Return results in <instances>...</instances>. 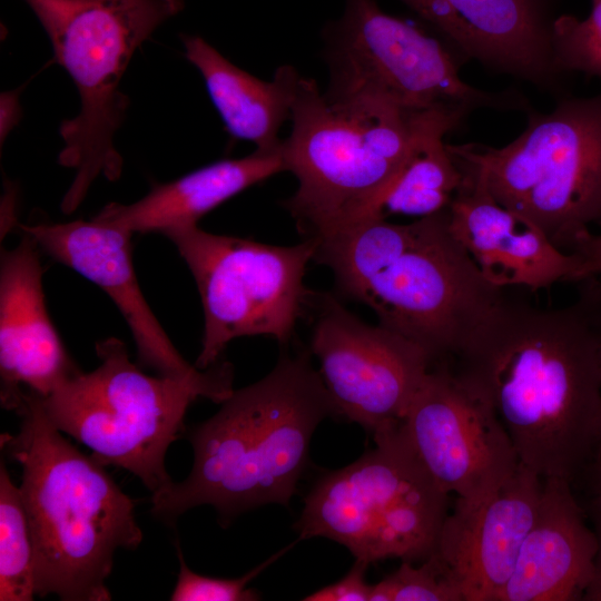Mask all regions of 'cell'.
<instances>
[{
  "instance_id": "obj_1",
  "label": "cell",
  "mask_w": 601,
  "mask_h": 601,
  "mask_svg": "<svg viewBox=\"0 0 601 601\" xmlns=\"http://www.w3.org/2000/svg\"><path fill=\"white\" fill-rule=\"evenodd\" d=\"M459 382L506 428L520 463L575 481L599 456V338L577 299L541 308L505 295L454 356Z\"/></svg>"
},
{
  "instance_id": "obj_2",
  "label": "cell",
  "mask_w": 601,
  "mask_h": 601,
  "mask_svg": "<svg viewBox=\"0 0 601 601\" xmlns=\"http://www.w3.org/2000/svg\"><path fill=\"white\" fill-rule=\"evenodd\" d=\"M309 349L280 354L262 380L233 392L191 427L188 476L151 494V514L169 525L213 506L224 523L269 503L288 506L319 423L336 415Z\"/></svg>"
},
{
  "instance_id": "obj_3",
  "label": "cell",
  "mask_w": 601,
  "mask_h": 601,
  "mask_svg": "<svg viewBox=\"0 0 601 601\" xmlns=\"http://www.w3.org/2000/svg\"><path fill=\"white\" fill-rule=\"evenodd\" d=\"M447 209L407 224L364 219L312 238L313 260L331 269L336 295L368 306L434 363L454 357L504 295L452 235Z\"/></svg>"
},
{
  "instance_id": "obj_4",
  "label": "cell",
  "mask_w": 601,
  "mask_h": 601,
  "mask_svg": "<svg viewBox=\"0 0 601 601\" xmlns=\"http://www.w3.org/2000/svg\"><path fill=\"white\" fill-rule=\"evenodd\" d=\"M18 433L1 449L21 466L20 492L35 548V589L41 598L109 601L106 584L118 549L136 550L142 531L128 496L91 455H85L24 393Z\"/></svg>"
},
{
  "instance_id": "obj_5",
  "label": "cell",
  "mask_w": 601,
  "mask_h": 601,
  "mask_svg": "<svg viewBox=\"0 0 601 601\" xmlns=\"http://www.w3.org/2000/svg\"><path fill=\"white\" fill-rule=\"evenodd\" d=\"M439 110L407 111L376 99H332L299 77L280 155L297 189L283 206L305 238L361 219L377 201Z\"/></svg>"
},
{
  "instance_id": "obj_6",
  "label": "cell",
  "mask_w": 601,
  "mask_h": 601,
  "mask_svg": "<svg viewBox=\"0 0 601 601\" xmlns=\"http://www.w3.org/2000/svg\"><path fill=\"white\" fill-rule=\"evenodd\" d=\"M99 365L79 372L40 397L51 423L91 450L102 465L121 467L151 493L173 480L166 469L170 444L185 428L198 398L223 403L234 392V366L219 361L184 377L150 376L134 364L126 344L109 337L96 344Z\"/></svg>"
},
{
  "instance_id": "obj_7",
  "label": "cell",
  "mask_w": 601,
  "mask_h": 601,
  "mask_svg": "<svg viewBox=\"0 0 601 601\" xmlns=\"http://www.w3.org/2000/svg\"><path fill=\"white\" fill-rule=\"evenodd\" d=\"M45 29L53 60L71 77L80 111L63 120L58 161L76 170L60 208L71 214L104 176L117 180L122 158L114 138L129 97L119 86L137 49L185 8V0H23Z\"/></svg>"
},
{
  "instance_id": "obj_8",
  "label": "cell",
  "mask_w": 601,
  "mask_h": 601,
  "mask_svg": "<svg viewBox=\"0 0 601 601\" xmlns=\"http://www.w3.org/2000/svg\"><path fill=\"white\" fill-rule=\"evenodd\" d=\"M447 149L559 249L571 253L591 226L601 227V92L561 99L550 112L529 110L526 128L505 146Z\"/></svg>"
},
{
  "instance_id": "obj_9",
  "label": "cell",
  "mask_w": 601,
  "mask_h": 601,
  "mask_svg": "<svg viewBox=\"0 0 601 601\" xmlns=\"http://www.w3.org/2000/svg\"><path fill=\"white\" fill-rule=\"evenodd\" d=\"M375 449L319 479L296 523L299 540L323 536L367 563L424 561L435 550L449 494L425 471L398 426Z\"/></svg>"
},
{
  "instance_id": "obj_10",
  "label": "cell",
  "mask_w": 601,
  "mask_h": 601,
  "mask_svg": "<svg viewBox=\"0 0 601 601\" xmlns=\"http://www.w3.org/2000/svg\"><path fill=\"white\" fill-rule=\"evenodd\" d=\"M332 99H376L407 111L439 110L461 119L481 108L530 110L515 91L491 92L465 82L436 38L385 12L376 0H345L324 29Z\"/></svg>"
},
{
  "instance_id": "obj_11",
  "label": "cell",
  "mask_w": 601,
  "mask_h": 601,
  "mask_svg": "<svg viewBox=\"0 0 601 601\" xmlns=\"http://www.w3.org/2000/svg\"><path fill=\"white\" fill-rule=\"evenodd\" d=\"M188 266L204 311L200 370L220 361L244 336H269L288 345L311 294L304 284L316 242L292 246L208 233L198 225L164 233Z\"/></svg>"
},
{
  "instance_id": "obj_12",
  "label": "cell",
  "mask_w": 601,
  "mask_h": 601,
  "mask_svg": "<svg viewBox=\"0 0 601 601\" xmlns=\"http://www.w3.org/2000/svg\"><path fill=\"white\" fill-rule=\"evenodd\" d=\"M307 307L308 349L336 415L373 436L397 427L434 361L406 337L361 319L336 294L311 290Z\"/></svg>"
},
{
  "instance_id": "obj_13",
  "label": "cell",
  "mask_w": 601,
  "mask_h": 601,
  "mask_svg": "<svg viewBox=\"0 0 601 601\" xmlns=\"http://www.w3.org/2000/svg\"><path fill=\"white\" fill-rule=\"evenodd\" d=\"M398 430L437 485L463 500L494 492L520 465L500 418L446 362L431 367Z\"/></svg>"
},
{
  "instance_id": "obj_14",
  "label": "cell",
  "mask_w": 601,
  "mask_h": 601,
  "mask_svg": "<svg viewBox=\"0 0 601 601\" xmlns=\"http://www.w3.org/2000/svg\"><path fill=\"white\" fill-rule=\"evenodd\" d=\"M543 479L520 463L497 490L479 501L457 497L433 551L463 601H497L533 523Z\"/></svg>"
},
{
  "instance_id": "obj_15",
  "label": "cell",
  "mask_w": 601,
  "mask_h": 601,
  "mask_svg": "<svg viewBox=\"0 0 601 601\" xmlns=\"http://www.w3.org/2000/svg\"><path fill=\"white\" fill-rule=\"evenodd\" d=\"M18 227L32 236L42 252L98 285L111 298L132 334L140 367L171 377H184L197 370L177 351L142 295L132 264L134 233L95 217Z\"/></svg>"
},
{
  "instance_id": "obj_16",
  "label": "cell",
  "mask_w": 601,
  "mask_h": 601,
  "mask_svg": "<svg viewBox=\"0 0 601 601\" xmlns=\"http://www.w3.org/2000/svg\"><path fill=\"white\" fill-rule=\"evenodd\" d=\"M22 234L16 247L2 250L0 266V403L16 413L24 393L46 397L81 372L46 306L41 249Z\"/></svg>"
},
{
  "instance_id": "obj_17",
  "label": "cell",
  "mask_w": 601,
  "mask_h": 601,
  "mask_svg": "<svg viewBox=\"0 0 601 601\" xmlns=\"http://www.w3.org/2000/svg\"><path fill=\"white\" fill-rule=\"evenodd\" d=\"M456 162L464 180L447 209L449 228L485 279L502 289L532 290L577 283L578 257L554 246L529 218L497 203L479 171Z\"/></svg>"
},
{
  "instance_id": "obj_18",
  "label": "cell",
  "mask_w": 601,
  "mask_h": 601,
  "mask_svg": "<svg viewBox=\"0 0 601 601\" xmlns=\"http://www.w3.org/2000/svg\"><path fill=\"white\" fill-rule=\"evenodd\" d=\"M571 482L544 477L536 514L497 601H582L598 539Z\"/></svg>"
},
{
  "instance_id": "obj_19",
  "label": "cell",
  "mask_w": 601,
  "mask_h": 601,
  "mask_svg": "<svg viewBox=\"0 0 601 601\" xmlns=\"http://www.w3.org/2000/svg\"><path fill=\"white\" fill-rule=\"evenodd\" d=\"M285 171L278 152H260L223 159L173 181L155 184L131 204L110 203L95 218L131 233H160L194 226L220 204L245 189Z\"/></svg>"
},
{
  "instance_id": "obj_20",
  "label": "cell",
  "mask_w": 601,
  "mask_h": 601,
  "mask_svg": "<svg viewBox=\"0 0 601 601\" xmlns=\"http://www.w3.org/2000/svg\"><path fill=\"white\" fill-rule=\"evenodd\" d=\"M180 39L185 58L200 72L229 135L253 142L256 151L278 152V132L290 118L300 77L296 69L282 66L272 81H265L235 66L204 38L184 33Z\"/></svg>"
},
{
  "instance_id": "obj_21",
  "label": "cell",
  "mask_w": 601,
  "mask_h": 601,
  "mask_svg": "<svg viewBox=\"0 0 601 601\" xmlns=\"http://www.w3.org/2000/svg\"><path fill=\"white\" fill-rule=\"evenodd\" d=\"M472 59L542 88L562 73L552 52L551 0H451Z\"/></svg>"
},
{
  "instance_id": "obj_22",
  "label": "cell",
  "mask_w": 601,
  "mask_h": 601,
  "mask_svg": "<svg viewBox=\"0 0 601 601\" xmlns=\"http://www.w3.org/2000/svg\"><path fill=\"white\" fill-rule=\"evenodd\" d=\"M462 121L449 112L433 114L397 175L357 221L387 219L394 215L417 219L446 210L463 184L464 173L449 151L444 137Z\"/></svg>"
},
{
  "instance_id": "obj_23",
  "label": "cell",
  "mask_w": 601,
  "mask_h": 601,
  "mask_svg": "<svg viewBox=\"0 0 601 601\" xmlns=\"http://www.w3.org/2000/svg\"><path fill=\"white\" fill-rule=\"evenodd\" d=\"M35 548L20 487L0 464V601H31Z\"/></svg>"
},
{
  "instance_id": "obj_24",
  "label": "cell",
  "mask_w": 601,
  "mask_h": 601,
  "mask_svg": "<svg viewBox=\"0 0 601 601\" xmlns=\"http://www.w3.org/2000/svg\"><path fill=\"white\" fill-rule=\"evenodd\" d=\"M554 65L561 72L601 78V0L592 1L584 19L561 14L552 27Z\"/></svg>"
},
{
  "instance_id": "obj_25",
  "label": "cell",
  "mask_w": 601,
  "mask_h": 601,
  "mask_svg": "<svg viewBox=\"0 0 601 601\" xmlns=\"http://www.w3.org/2000/svg\"><path fill=\"white\" fill-rule=\"evenodd\" d=\"M370 601H463V595L445 565L432 552L418 566L402 561L396 571L372 584Z\"/></svg>"
},
{
  "instance_id": "obj_26",
  "label": "cell",
  "mask_w": 601,
  "mask_h": 601,
  "mask_svg": "<svg viewBox=\"0 0 601 601\" xmlns=\"http://www.w3.org/2000/svg\"><path fill=\"white\" fill-rule=\"evenodd\" d=\"M287 546L272 558L265 560L245 575L234 579L213 578L198 574L190 570L178 548L179 573L170 594L171 601H254L259 594L248 588V583L277 560Z\"/></svg>"
},
{
  "instance_id": "obj_27",
  "label": "cell",
  "mask_w": 601,
  "mask_h": 601,
  "mask_svg": "<svg viewBox=\"0 0 601 601\" xmlns=\"http://www.w3.org/2000/svg\"><path fill=\"white\" fill-rule=\"evenodd\" d=\"M423 20L440 31L454 48L472 59L469 35L455 13L451 0H401Z\"/></svg>"
},
{
  "instance_id": "obj_28",
  "label": "cell",
  "mask_w": 601,
  "mask_h": 601,
  "mask_svg": "<svg viewBox=\"0 0 601 601\" xmlns=\"http://www.w3.org/2000/svg\"><path fill=\"white\" fill-rule=\"evenodd\" d=\"M370 563L356 559L348 573L339 581L326 585L308 595L305 601H370L372 584L365 580Z\"/></svg>"
},
{
  "instance_id": "obj_29",
  "label": "cell",
  "mask_w": 601,
  "mask_h": 601,
  "mask_svg": "<svg viewBox=\"0 0 601 601\" xmlns=\"http://www.w3.org/2000/svg\"><path fill=\"white\" fill-rule=\"evenodd\" d=\"M580 262L577 283L601 277V234L591 231L584 234L575 244L572 252Z\"/></svg>"
},
{
  "instance_id": "obj_30",
  "label": "cell",
  "mask_w": 601,
  "mask_h": 601,
  "mask_svg": "<svg viewBox=\"0 0 601 601\" xmlns=\"http://www.w3.org/2000/svg\"><path fill=\"white\" fill-rule=\"evenodd\" d=\"M578 297L584 304L591 322L595 328L599 338V358L601 370V279L600 277H591L578 283ZM601 455V420H600V440H599V456ZM598 456V457H599Z\"/></svg>"
},
{
  "instance_id": "obj_31",
  "label": "cell",
  "mask_w": 601,
  "mask_h": 601,
  "mask_svg": "<svg viewBox=\"0 0 601 601\" xmlns=\"http://www.w3.org/2000/svg\"><path fill=\"white\" fill-rule=\"evenodd\" d=\"M588 516L598 539V553L592 582L587 589L582 601H601V496L591 494L588 505Z\"/></svg>"
},
{
  "instance_id": "obj_32",
  "label": "cell",
  "mask_w": 601,
  "mask_h": 601,
  "mask_svg": "<svg viewBox=\"0 0 601 601\" xmlns=\"http://www.w3.org/2000/svg\"><path fill=\"white\" fill-rule=\"evenodd\" d=\"M19 92L9 91L1 95V126H0V138L1 145L7 138L8 134L13 129V127L19 121L21 111L19 105Z\"/></svg>"
},
{
  "instance_id": "obj_33",
  "label": "cell",
  "mask_w": 601,
  "mask_h": 601,
  "mask_svg": "<svg viewBox=\"0 0 601 601\" xmlns=\"http://www.w3.org/2000/svg\"><path fill=\"white\" fill-rule=\"evenodd\" d=\"M591 481V494L601 496V475L589 474Z\"/></svg>"
},
{
  "instance_id": "obj_34",
  "label": "cell",
  "mask_w": 601,
  "mask_h": 601,
  "mask_svg": "<svg viewBox=\"0 0 601 601\" xmlns=\"http://www.w3.org/2000/svg\"><path fill=\"white\" fill-rule=\"evenodd\" d=\"M584 474L601 475V455L588 467Z\"/></svg>"
},
{
  "instance_id": "obj_35",
  "label": "cell",
  "mask_w": 601,
  "mask_h": 601,
  "mask_svg": "<svg viewBox=\"0 0 601 601\" xmlns=\"http://www.w3.org/2000/svg\"><path fill=\"white\" fill-rule=\"evenodd\" d=\"M591 1H593V0H591Z\"/></svg>"
}]
</instances>
